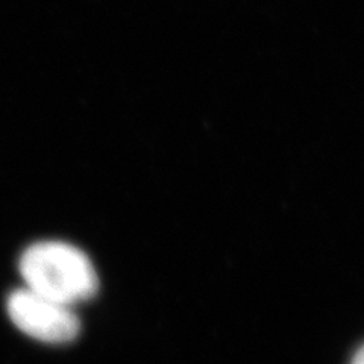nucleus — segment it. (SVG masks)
<instances>
[{"instance_id":"obj_1","label":"nucleus","mask_w":364,"mask_h":364,"mask_svg":"<svg viewBox=\"0 0 364 364\" xmlns=\"http://www.w3.org/2000/svg\"><path fill=\"white\" fill-rule=\"evenodd\" d=\"M26 289L67 306L93 298L99 278L91 259L65 242L31 245L18 261Z\"/></svg>"},{"instance_id":"obj_2","label":"nucleus","mask_w":364,"mask_h":364,"mask_svg":"<svg viewBox=\"0 0 364 364\" xmlns=\"http://www.w3.org/2000/svg\"><path fill=\"white\" fill-rule=\"evenodd\" d=\"M8 316L21 333L44 343H68L81 331V321L58 302L23 287L8 296Z\"/></svg>"},{"instance_id":"obj_3","label":"nucleus","mask_w":364,"mask_h":364,"mask_svg":"<svg viewBox=\"0 0 364 364\" xmlns=\"http://www.w3.org/2000/svg\"><path fill=\"white\" fill-rule=\"evenodd\" d=\"M350 364H364V345L358 349V352L355 354L354 360H352Z\"/></svg>"}]
</instances>
